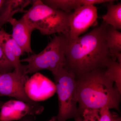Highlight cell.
<instances>
[{
  "mask_svg": "<svg viewBox=\"0 0 121 121\" xmlns=\"http://www.w3.org/2000/svg\"><path fill=\"white\" fill-rule=\"evenodd\" d=\"M53 75L59 102L58 113L55 116L56 121L70 119L82 121L77 106L75 74L67 68L62 67Z\"/></svg>",
  "mask_w": 121,
  "mask_h": 121,
  "instance_id": "277c9868",
  "label": "cell"
},
{
  "mask_svg": "<svg viewBox=\"0 0 121 121\" xmlns=\"http://www.w3.org/2000/svg\"><path fill=\"white\" fill-rule=\"evenodd\" d=\"M25 90L30 99L36 102L47 99L56 91L55 84L38 72L28 79L25 83Z\"/></svg>",
  "mask_w": 121,
  "mask_h": 121,
  "instance_id": "ba28073f",
  "label": "cell"
},
{
  "mask_svg": "<svg viewBox=\"0 0 121 121\" xmlns=\"http://www.w3.org/2000/svg\"><path fill=\"white\" fill-rule=\"evenodd\" d=\"M108 26L103 22L99 26L74 40L69 41L66 39L65 67L73 72L76 76L95 69H103L111 60L114 59L106 42Z\"/></svg>",
  "mask_w": 121,
  "mask_h": 121,
  "instance_id": "6da1fadb",
  "label": "cell"
},
{
  "mask_svg": "<svg viewBox=\"0 0 121 121\" xmlns=\"http://www.w3.org/2000/svg\"><path fill=\"white\" fill-rule=\"evenodd\" d=\"M98 18L97 9L94 5H85L76 9L69 16V32L66 37L67 40L72 41L79 37L96 24Z\"/></svg>",
  "mask_w": 121,
  "mask_h": 121,
  "instance_id": "52a82bcc",
  "label": "cell"
},
{
  "mask_svg": "<svg viewBox=\"0 0 121 121\" xmlns=\"http://www.w3.org/2000/svg\"><path fill=\"white\" fill-rule=\"evenodd\" d=\"M69 13L52 8L41 0H35L23 17L42 35L58 33L67 38L69 32Z\"/></svg>",
  "mask_w": 121,
  "mask_h": 121,
  "instance_id": "3957f363",
  "label": "cell"
},
{
  "mask_svg": "<svg viewBox=\"0 0 121 121\" xmlns=\"http://www.w3.org/2000/svg\"><path fill=\"white\" fill-rule=\"evenodd\" d=\"M28 79L26 75H20L15 70L3 73L0 76V96L13 97L35 107H42L26 94L25 84Z\"/></svg>",
  "mask_w": 121,
  "mask_h": 121,
  "instance_id": "8992f818",
  "label": "cell"
},
{
  "mask_svg": "<svg viewBox=\"0 0 121 121\" xmlns=\"http://www.w3.org/2000/svg\"><path fill=\"white\" fill-rule=\"evenodd\" d=\"M4 1V0H0V8L1 7Z\"/></svg>",
  "mask_w": 121,
  "mask_h": 121,
  "instance_id": "44dd1931",
  "label": "cell"
},
{
  "mask_svg": "<svg viewBox=\"0 0 121 121\" xmlns=\"http://www.w3.org/2000/svg\"><path fill=\"white\" fill-rule=\"evenodd\" d=\"M0 46L5 56L15 69L14 70L20 75H26L24 73L23 65L21 64L20 59L24 52L12 35L7 33L2 27L0 29Z\"/></svg>",
  "mask_w": 121,
  "mask_h": 121,
  "instance_id": "30bf717a",
  "label": "cell"
},
{
  "mask_svg": "<svg viewBox=\"0 0 121 121\" xmlns=\"http://www.w3.org/2000/svg\"><path fill=\"white\" fill-rule=\"evenodd\" d=\"M43 109V107H35L20 100H9L1 107L0 121H16L26 115L39 114Z\"/></svg>",
  "mask_w": 121,
  "mask_h": 121,
  "instance_id": "9c48e42d",
  "label": "cell"
},
{
  "mask_svg": "<svg viewBox=\"0 0 121 121\" xmlns=\"http://www.w3.org/2000/svg\"><path fill=\"white\" fill-rule=\"evenodd\" d=\"M106 40L110 51H121V33L118 30L108 26L107 29Z\"/></svg>",
  "mask_w": 121,
  "mask_h": 121,
  "instance_id": "2e32d148",
  "label": "cell"
},
{
  "mask_svg": "<svg viewBox=\"0 0 121 121\" xmlns=\"http://www.w3.org/2000/svg\"><path fill=\"white\" fill-rule=\"evenodd\" d=\"M13 68L12 65L5 56L0 46V70L7 71Z\"/></svg>",
  "mask_w": 121,
  "mask_h": 121,
  "instance_id": "d6986e66",
  "label": "cell"
},
{
  "mask_svg": "<svg viewBox=\"0 0 121 121\" xmlns=\"http://www.w3.org/2000/svg\"><path fill=\"white\" fill-rule=\"evenodd\" d=\"M1 71L0 70V76L2 74V73H1V72H0Z\"/></svg>",
  "mask_w": 121,
  "mask_h": 121,
  "instance_id": "7402d4cb",
  "label": "cell"
},
{
  "mask_svg": "<svg viewBox=\"0 0 121 121\" xmlns=\"http://www.w3.org/2000/svg\"><path fill=\"white\" fill-rule=\"evenodd\" d=\"M114 0L103 4L107 9V12L102 16L103 22L108 26L117 30L121 29V4H115Z\"/></svg>",
  "mask_w": 121,
  "mask_h": 121,
  "instance_id": "5bb4252c",
  "label": "cell"
},
{
  "mask_svg": "<svg viewBox=\"0 0 121 121\" xmlns=\"http://www.w3.org/2000/svg\"><path fill=\"white\" fill-rule=\"evenodd\" d=\"M105 70V73L121 93V63L112 59L109 62Z\"/></svg>",
  "mask_w": 121,
  "mask_h": 121,
  "instance_id": "9a60e30c",
  "label": "cell"
},
{
  "mask_svg": "<svg viewBox=\"0 0 121 121\" xmlns=\"http://www.w3.org/2000/svg\"><path fill=\"white\" fill-rule=\"evenodd\" d=\"M44 4L52 8L60 10L69 13L72 10H75L85 5L103 4L111 0H42Z\"/></svg>",
  "mask_w": 121,
  "mask_h": 121,
  "instance_id": "4fadbf2b",
  "label": "cell"
},
{
  "mask_svg": "<svg viewBox=\"0 0 121 121\" xmlns=\"http://www.w3.org/2000/svg\"><path fill=\"white\" fill-rule=\"evenodd\" d=\"M66 39L61 34L55 35L41 52L20 60L21 62L28 63L23 65L24 74L32 73L46 69L54 74L60 68L65 67L66 60L64 46Z\"/></svg>",
  "mask_w": 121,
  "mask_h": 121,
  "instance_id": "5b68a950",
  "label": "cell"
},
{
  "mask_svg": "<svg viewBox=\"0 0 121 121\" xmlns=\"http://www.w3.org/2000/svg\"><path fill=\"white\" fill-rule=\"evenodd\" d=\"M78 110L80 117L86 110H99L104 107L119 111L121 93L98 69L76 76Z\"/></svg>",
  "mask_w": 121,
  "mask_h": 121,
  "instance_id": "7a4b0ae2",
  "label": "cell"
},
{
  "mask_svg": "<svg viewBox=\"0 0 121 121\" xmlns=\"http://www.w3.org/2000/svg\"><path fill=\"white\" fill-rule=\"evenodd\" d=\"M99 121H121V117L117 113L110 112L107 107H104L99 110Z\"/></svg>",
  "mask_w": 121,
  "mask_h": 121,
  "instance_id": "e0dca14e",
  "label": "cell"
},
{
  "mask_svg": "<svg viewBox=\"0 0 121 121\" xmlns=\"http://www.w3.org/2000/svg\"><path fill=\"white\" fill-rule=\"evenodd\" d=\"M31 0H4L0 8V29L5 24L8 23L13 16L18 13H26V7L32 4Z\"/></svg>",
  "mask_w": 121,
  "mask_h": 121,
  "instance_id": "7c38bea8",
  "label": "cell"
},
{
  "mask_svg": "<svg viewBox=\"0 0 121 121\" xmlns=\"http://www.w3.org/2000/svg\"><path fill=\"white\" fill-rule=\"evenodd\" d=\"M20 121H32V120L29 118H25L22 119ZM48 121H56L55 117H52Z\"/></svg>",
  "mask_w": 121,
  "mask_h": 121,
  "instance_id": "ffe728a7",
  "label": "cell"
},
{
  "mask_svg": "<svg viewBox=\"0 0 121 121\" xmlns=\"http://www.w3.org/2000/svg\"><path fill=\"white\" fill-rule=\"evenodd\" d=\"M8 23L12 27V36L21 48L23 52L32 54L31 48V35L35 30L22 17L19 20L14 18L9 20Z\"/></svg>",
  "mask_w": 121,
  "mask_h": 121,
  "instance_id": "8fae6325",
  "label": "cell"
},
{
  "mask_svg": "<svg viewBox=\"0 0 121 121\" xmlns=\"http://www.w3.org/2000/svg\"><path fill=\"white\" fill-rule=\"evenodd\" d=\"M99 110H86L82 114V121H99Z\"/></svg>",
  "mask_w": 121,
  "mask_h": 121,
  "instance_id": "ac0fdd59",
  "label": "cell"
}]
</instances>
